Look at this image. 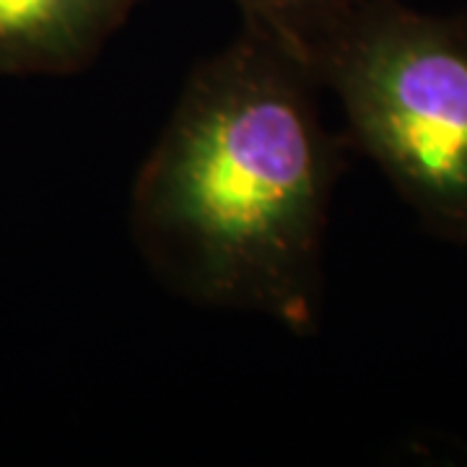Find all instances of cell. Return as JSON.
<instances>
[{
	"mask_svg": "<svg viewBox=\"0 0 467 467\" xmlns=\"http://www.w3.org/2000/svg\"><path fill=\"white\" fill-rule=\"evenodd\" d=\"M319 84L420 223L467 244V16L374 0L335 39Z\"/></svg>",
	"mask_w": 467,
	"mask_h": 467,
	"instance_id": "cell-2",
	"label": "cell"
},
{
	"mask_svg": "<svg viewBox=\"0 0 467 467\" xmlns=\"http://www.w3.org/2000/svg\"><path fill=\"white\" fill-rule=\"evenodd\" d=\"M317 88L299 60L244 26L192 70L130 201L135 244L174 294L315 327L348 140L325 128Z\"/></svg>",
	"mask_w": 467,
	"mask_h": 467,
	"instance_id": "cell-1",
	"label": "cell"
},
{
	"mask_svg": "<svg viewBox=\"0 0 467 467\" xmlns=\"http://www.w3.org/2000/svg\"><path fill=\"white\" fill-rule=\"evenodd\" d=\"M140 0H0V73H76Z\"/></svg>",
	"mask_w": 467,
	"mask_h": 467,
	"instance_id": "cell-3",
	"label": "cell"
},
{
	"mask_svg": "<svg viewBox=\"0 0 467 467\" xmlns=\"http://www.w3.org/2000/svg\"><path fill=\"white\" fill-rule=\"evenodd\" d=\"M244 29L263 34L319 81L335 39L374 0H232ZM322 86V84H319Z\"/></svg>",
	"mask_w": 467,
	"mask_h": 467,
	"instance_id": "cell-4",
	"label": "cell"
}]
</instances>
